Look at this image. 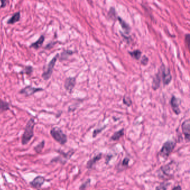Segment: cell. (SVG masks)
Segmentation results:
<instances>
[{"label":"cell","mask_w":190,"mask_h":190,"mask_svg":"<svg viewBox=\"0 0 190 190\" xmlns=\"http://www.w3.org/2000/svg\"><path fill=\"white\" fill-rule=\"evenodd\" d=\"M21 18V13L20 11H18L13 14V16L8 20L7 24L8 25H13L15 23H18Z\"/></svg>","instance_id":"9a60e30c"},{"label":"cell","mask_w":190,"mask_h":190,"mask_svg":"<svg viewBox=\"0 0 190 190\" xmlns=\"http://www.w3.org/2000/svg\"><path fill=\"white\" fill-rule=\"evenodd\" d=\"M172 190H182V187H181L180 186L178 185L177 186H175L174 187L172 188Z\"/></svg>","instance_id":"d6a6232c"},{"label":"cell","mask_w":190,"mask_h":190,"mask_svg":"<svg viewBox=\"0 0 190 190\" xmlns=\"http://www.w3.org/2000/svg\"><path fill=\"white\" fill-rule=\"evenodd\" d=\"M160 71L161 78L162 79L163 85H169L170 83L171 82L172 79V77L171 74L170 69L166 67L165 65L163 64L161 66Z\"/></svg>","instance_id":"8992f818"},{"label":"cell","mask_w":190,"mask_h":190,"mask_svg":"<svg viewBox=\"0 0 190 190\" xmlns=\"http://www.w3.org/2000/svg\"><path fill=\"white\" fill-rule=\"evenodd\" d=\"M185 41L186 43V45L187 46L188 49H189L190 45V35H189V34L186 35Z\"/></svg>","instance_id":"1f68e13d"},{"label":"cell","mask_w":190,"mask_h":190,"mask_svg":"<svg viewBox=\"0 0 190 190\" xmlns=\"http://www.w3.org/2000/svg\"><path fill=\"white\" fill-rule=\"evenodd\" d=\"M129 54L133 58H134L135 60H138L140 59L142 52L140 51V50H135L133 51L129 52Z\"/></svg>","instance_id":"7402d4cb"},{"label":"cell","mask_w":190,"mask_h":190,"mask_svg":"<svg viewBox=\"0 0 190 190\" xmlns=\"http://www.w3.org/2000/svg\"><path fill=\"white\" fill-rule=\"evenodd\" d=\"M90 183H91V180H90V178H88V180H87L84 182H83L80 185L79 189L80 190H85V189H86L87 188L90 186Z\"/></svg>","instance_id":"d4e9b609"},{"label":"cell","mask_w":190,"mask_h":190,"mask_svg":"<svg viewBox=\"0 0 190 190\" xmlns=\"http://www.w3.org/2000/svg\"><path fill=\"white\" fill-rule=\"evenodd\" d=\"M130 161V159L129 158L125 157L123 159L122 162L121 163V165L124 168H127L129 165V163Z\"/></svg>","instance_id":"4316f807"},{"label":"cell","mask_w":190,"mask_h":190,"mask_svg":"<svg viewBox=\"0 0 190 190\" xmlns=\"http://www.w3.org/2000/svg\"><path fill=\"white\" fill-rule=\"evenodd\" d=\"M45 140H42L41 142L39 143L38 145L34 147V150L37 153H40L42 152L44 148L45 147Z\"/></svg>","instance_id":"44dd1931"},{"label":"cell","mask_w":190,"mask_h":190,"mask_svg":"<svg viewBox=\"0 0 190 190\" xmlns=\"http://www.w3.org/2000/svg\"><path fill=\"white\" fill-rule=\"evenodd\" d=\"M148 63V58L146 56H143L140 61L141 64L145 66V65H147Z\"/></svg>","instance_id":"f546056e"},{"label":"cell","mask_w":190,"mask_h":190,"mask_svg":"<svg viewBox=\"0 0 190 190\" xmlns=\"http://www.w3.org/2000/svg\"><path fill=\"white\" fill-rule=\"evenodd\" d=\"M161 76L160 71L159 70L158 72L156 74L155 76L153 79L152 87L153 90H157L158 88H160L161 81Z\"/></svg>","instance_id":"4fadbf2b"},{"label":"cell","mask_w":190,"mask_h":190,"mask_svg":"<svg viewBox=\"0 0 190 190\" xmlns=\"http://www.w3.org/2000/svg\"><path fill=\"white\" fill-rule=\"evenodd\" d=\"M102 153H99L97 155L95 156L94 157L91 158L90 160L88 161L86 165V167L88 169H92L97 162L101 160V158L102 157Z\"/></svg>","instance_id":"7c38bea8"},{"label":"cell","mask_w":190,"mask_h":190,"mask_svg":"<svg viewBox=\"0 0 190 190\" xmlns=\"http://www.w3.org/2000/svg\"><path fill=\"white\" fill-rule=\"evenodd\" d=\"M50 133L53 139L61 145H64L68 142L67 135L63 132L60 128L58 127L52 128L50 130Z\"/></svg>","instance_id":"7a4b0ae2"},{"label":"cell","mask_w":190,"mask_h":190,"mask_svg":"<svg viewBox=\"0 0 190 190\" xmlns=\"http://www.w3.org/2000/svg\"><path fill=\"white\" fill-rule=\"evenodd\" d=\"M59 54H56V55H55V56L50 60V62L49 63L47 66L46 67V69L44 70V72L42 74L41 77L45 81L49 80L50 78L51 77L55 64L59 58Z\"/></svg>","instance_id":"5b68a950"},{"label":"cell","mask_w":190,"mask_h":190,"mask_svg":"<svg viewBox=\"0 0 190 190\" xmlns=\"http://www.w3.org/2000/svg\"><path fill=\"white\" fill-rule=\"evenodd\" d=\"M45 37L44 35H41L40 36V38L38 39V40L35 41L34 43H32L31 45H30V48H33L35 50H38L42 46H43V44L44 43V41H45Z\"/></svg>","instance_id":"5bb4252c"},{"label":"cell","mask_w":190,"mask_h":190,"mask_svg":"<svg viewBox=\"0 0 190 190\" xmlns=\"http://www.w3.org/2000/svg\"><path fill=\"white\" fill-rule=\"evenodd\" d=\"M34 68L32 66L28 65L26 66L25 68L23 69L20 72V74H26V75H31L33 73Z\"/></svg>","instance_id":"ffe728a7"},{"label":"cell","mask_w":190,"mask_h":190,"mask_svg":"<svg viewBox=\"0 0 190 190\" xmlns=\"http://www.w3.org/2000/svg\"><path fill=\"white\" fill-rule=\"evenodd\" d=\"M176 145V143L173 140H168L163 143L158 155L161 157L167 158L172 153Z\"/></svg>","instance_id":"277c9868"},{"label":"cell","mask_w":190,"mask_h":190,"mask_svg":"<svg viewBox=\"0 0 190 190\" xmlns=\"http://www.w3.org/2000/svg\"><path fill=\"white\" fill-rule=\"evenodd\" d=\"M168 185V183L163 182L160 184V185L158 186V187L156 188V190H167Z\"/></svg>","instance_id":"83f0119b"},{"label":"cell","mask_w":190,"mask_h":190,"mask_svg":"<svg viewBox=\"0 0 190 190\" xmlns=\"http://www.w3.org/2000/svg\"><path fill=\"white\" fill-rule=\"evenodd\" d=\"M56 43H57V42H54V41L50 42V43H49L47 45H46V46L44 48V49L47 50L51 49L55 46V44H56Z\"/></svg>","instance_id":"f1b7e54d"},{"label":"cell","mask_w":190,"mask_h":190,"mask_svg":"<svg viewBox=\"0 0 190 190\" xmlns=\"http://www.w3.org/2000/svg\"><path fill=\"white\" fill-rule=\"evenodd\" d=\"M123 103L124 105L127 107H130L132 104V102L130 99V98L127 95H124L123 98Z\"/></svg>","instance_id":"603a6c76"},{"label":"cell","mask_w":190,"mask_h":190,"mask_svg":"<svg viewBox=\"0 0 190 190\" xmlns=\"http://www.w3.org/2000/svg\"><path fill=\"white\" fill-rule=\"evenodd\" d=\"M45 178L41 176H38L31 181L29 184L33 188H40L44 184L45 182Z\"/></svg>","instance_id":"8fae6325"},{"label":"cell","mask_w":190,"mask_h":190,"mask_svg":"<svg viewBox=\"0 0 190 190\" xmlns=\"http://www.w3.org/2000/svg\"><path fill=\"white\" fill-rule=\"evenodd\" d=\"M36 125L35 119L30 118L24 129V132L21 138V143L23 145H26L29 143L34 135V127Z\"/></svg>","instance_id":"6da1fadb"},{"label":"cell","mask_w":190,"mask_h":190,"mask_svg":"<svg viewBox=\"0 0 190 190\" xmlns=\"http://www.w3.org/2000/svg\"><path fill=\"white\" fill-rule=\"evenodd\" d=\"M10 109V104L0 98V114L8 111Z\"/></svg>","instance_id":"ac0fdd59"},{"label":"cell","mask_w":190,"mask_h":190,"mask_svg":"<svg viewBox=\"0 0 190 190\" xmlns=\"http://www.w3.org/2000/svg\"><path fill=\"white\" fill-rule=\"evenodd\" d=\"M183 134L185 135V138L187 142L190 141V120L188 119L185 120L181 125Z\"/></svg>","instance_id":"9c48e42d"},{"label":"cell","mask_w":190,"mask_h":190,"mask_svg":"<svg viewBox=\"0 0 190 190\" xmlns=\"http://www.w3.org/2000/svg\"><path fill=\"white\" fill-rule=\"evenodd\" d=\"M118 20L120 23V25H121L123 29L127 33H129L130 32V28L128 24L125 23L124 20H123L121 18L119 17H118Z\"/></svg>","instance_id":"d6986e66"},{"label":"cell","mask_w":190,"mask_h":190,"mask_svg":"<svg viewBox=\"0 0 190 190\" xmlns=\"http://www.w3.org/2000/svg\"><path fill=\"white\" fill-rule=\"evenodd\" d=\"M124 135V129L122 128L120 130H118L115 133H114L110 138V140L114 141H118L121 138L123 137Z\"/></svg>","instance_id":"e0dca14e"},{"label":"cell","mask_w":190,"mask_h":190,"mask_svg":"<svg viewBox=\"0 0 190 190\" xmlns=\"http://www.w3.org/2000/svg\"><path fill=\"white\" fill-rule=\"evenodd\" d=\"M181 103L180 99L176 97L175 96L172 95L171 98L170 104L172 109L173 112L175 113L176 115H179L181 113L180 109V105Z\"/></svg>","instance_id":"ba28073f"},{"label":"cell","mask_w":190,"mask_h":190,"mask_svg":"<svg viewBox=\"0 0 190 190\" xmlns=\"http://www.w3.org/2000/svg\"><path fill=\"white\" fill-rule=\"evenodd\" d=\"M176 163L173 161L162 166L159 170L160 172H158V177L163 179L165 177H172L175 172Z\"/></svg>","instance_id":"3957f363"},{"label":"cell","mask_w":190,"mask_h":190,"mask_svg":"<svg viewBox=\"0 0 190 190\" xmlns=\"http://www.w3.org/2000/svg\"><path fill=\"white\" fill-rule=\"evenodd\" d=\"M108 16L109 18L112 19H115L116 18V13H115V9L114 8H112L109 10V12L108 13Z\"/></svg>","instance_id":"484cf974"},{"label":"cell","mask_w":190,"mask_h":190,"mask_svg":"<svg viewBox=\"0 0 190 190\" xmlns=\"http://www.w3.org/2000/svg\"><path fill=\"white\" fill-rule=\"evenodd\" d=\"M44 89L41 88H35L31 85H28L25 88L19 91V94L25 95V97H29L33 95L35 93H38L40 91H43Z\"/></svg>","instance_id":"52a82bcc"},{"label":"cell","mask_w":190,"mask_h":190,"mask_svg":"<svg viewBox=\"0 0 190 190\" xmlns=\"http://www.w3.org/2000/svg\"><path fill=\"white\" fill-rule=\"evenodd\" d=\"M76 85V78L75 77H68L66 78L64 82V88L68 93L73 92V89Z\"/></svg>","instance_id":"30bf717a"},{"label":"cell","mask_w":190,"mask_h":190,"mask_svg":"<svg viewBox=\"0 0 190 190\" xmlns=\"http://www.w3.org/2000/svg\"><path fill=\"white\" fill-rule=\"evenodd\" d=\"M107 127V125H104L102 127L99 128H97V129H95V130L93 131V138L96 137L99 134H100V133H102L103 130L105 129V128Z\"/></svg>","instance_id":"cb8c5ba5"},{"label":"cell","mask_w":190,"mask_h":190,"mask_svg":"<svg viewBox=\"0 0 190 190\" xmlns=\"http://www.w3.org/2000/svg\"><path fill=\"white\" fill-rule=\"evenodd\" d=\"M1 2V6H0V8H3L7 6L8 3V0H0Z\"/></svg>","instance_id":"4dcf8cb0"},{"label":"cell","mask_w":190,"mask_h":190,"mask_svg":"<svg viewBox=\"0 0 190 190\" xmlns=\"http://www.w3.org/2000/svg\"><path fill=\"white\" fill-rule=\"evenodd\" d=\"M73 54H74V52L71 50H64L62 53L59 54L58 59H59V60H60V61H65V60L68 59L69 56L73 55Z\"/></svg>","instance_id":"2e32d148"}]
</instances>
